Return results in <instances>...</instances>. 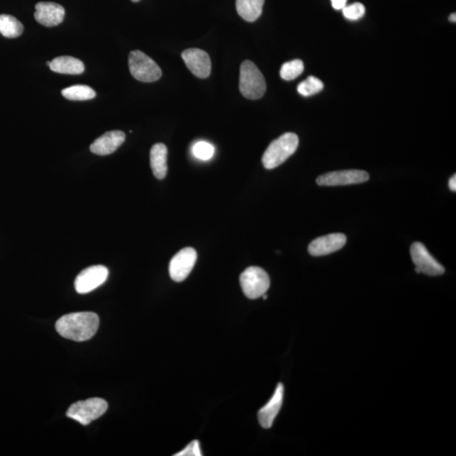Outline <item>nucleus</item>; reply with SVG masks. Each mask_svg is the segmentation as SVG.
<instances>
[{
	"mask_svg": "<svg viewBox=\"0 0 456 456\" xmlns=\"http://www.w3.org/2000/svg\"><path fill=\"white\" fill-rule=\"evenodd\" d=\"M99 327V317L92 312L66 314L56 323V330L63 338L74 342H86L95 335Z\"/></svg>",
	"mask_w": 456,
	"mask_h": 456,
	"instance_id": "1",
	"label": "nucleus"
},
{
	"mask_svg": "<svg viewBox=\"0 0 456 456\" xmlns=\"http://www.w3.org/2000/svg\"><path fill=\"white\" fill-rule=\"evenodd\" d=\"M299 145V136L294 133H286L272 141L265 150L262 162L267 169H274L294 154Z\"/></svg>",
	"mask_w": 456,
	"mask_h": 456,
	"instance_id": "2",
	"label": "nucleus"
},
{
	"mask_svg": "<svg viewBox=\"0 0 456 456\" xmlns=\"http://www.w3.org/2000/svg\"><path fill=\"white\" fill-rule=\"evenodd\" d=\"M239 90L248 99H261L267 91V82L262 73L250 60L243 61L240 66Z\"/></svg>",
	"mask_w": 456,
	"mask_h": 456,
	"instance_id": "3",
	"label": "nucleus"
},
{
	"mask_svg": "<svg viewBox=\"0 0 456 456\" xmlns=\"http://www.w3.org/2000/svg\"><path fill=\"white\" fill-rule=\"evenodd\" d=\"M128 67L132 77L141 82H154L162 77V69L156 62L140 50L128 55Z\"/></svg>",
	"mask_w": 456,
	"mask_h": 456,
	"instance_id": "4",
	"label": "nucleus"
},
{
	"mask_svg": "<svg viewBox=\"0 0 456 456\" xmlns=\"http://www.w3.org/2000/svg\"><path fill=\"white\" fill-rule=\"evenodd\" d=\"M108 402L101 398H90L74 403L67 411L68 418L87 426L92 421L99 418L108 410Z\"/></svg>",
	"mask_w": 456,
	"mask_h": 456,
	"instance_id": "5",
	"label": "nucleus"
},
{
	"mask_svg": "<svg viewBox=\"0 0 456 456\" xmlns=\"http://www.w3.org/2000/svg\"><path fill=\"white\" fill-rule=\"evenodd\" d=\"M240 285L247 298L256 299L267 294L271 286V281L265 269L251 267L241 274Z\"/></svg>",
	"mask_w": 456,
	"mask_h": 456,
	"instance_id": "6",
	"label": "nucleus"
},
{
	"mask_svg": "<svg viewBox=\"0 0 456 456\" xmlns=\"http://www.w3.org/2000/svg\"><path fill=\"white\" fill-rule=\"evenodd\" d=\"M411 257L416 265V272L423 273L428 276H440L445 269L433 255L429 253L423 243L416 242L411 246Z\"/></svg>",
	"mask_w": 456,
	"mask_h": 456,
	"instance_id": "7",
	"label": "nucleus"
},
{
	"mask_svg": "<svg viewBox=\"0 0 456 456\" xmlns=\"http://www.w3.org/2000/svg\"><path fill=\"white\" fill-rule=\"evenodd\" d=\"M109 269L104 265H93L79 273L74 281V289L79 294H86L103 285L109 277Z\"/></svg>",
	"mask_w": 456,
	"mask_h": 456,
	"instance_id": "8",
	"label": "nucleus"
},
{
	"mask_svg": "<svg viewBox=\"0 0 456 456\" xmlns=\"http://www.w3.org/2000/svg\"><path fill=\"white\" fill-rule=\"evenodd\" d=\"M197 260L196 251L193 248H184L174 256L169 265L170 277L176 282H184Z\"/></svg>",
	"mask_w": 456,
	"mask_h": 456,
	"instance_id": "9",
	"label": "nucleus"
},
{
	"mask_svg": "<svg viewBox=\"0 0 456 456\" xmlns=\"http://www.w3.org/2000/svg\"><path fill=\"white\" fill-rule=\"evenodd\" d=\"M369 179V174L362 170H343L327 172L318 177L316 183L321 186H340L362 184Z\"/></svg>",
	"mask_w": 456,
	"mask_h": 456,
	"instance_id": "10",
	"label": "nucleus"
},
{
	"mask_svg": "<svg viewBox=\"0 0 456 456\" xmlns=\"http://www.w3.org/2000/svg\"><path fill=\"white\" fill-rule=\"evenodd\" d=\"M183 60L188 69L198 78L210 77L211 61L206 51L199 48H189L182 52Z\"/></svg>",
	"mask_w": 456,
	"mask_h": 456,
	"instance_id": "11",
	"label": "nucleus"
},
{
	"mask_svg": "<svg viewBox=\"0 0 456 456\" xmlns=\"http://www.w3.org/2000/svg\"><path fill=\"white\" fill-rule=\"evenodd\" d=\"M347 237L343 233H331L314 239L308 245V253L313 256L327 255L342 250L346 245Z\"/></svg>",
	"mask_w": 456,
	"mask_h": 456,
	"instance_id": "12",
	"label": "nucleus"
},
{
	"mask_svg": "<svg viewBox=\"0 0 456 456\" xmlns=\"http://www.w3.org/2000/svg\"><path fill=\"white\" fill-rule=\"evenodd\" d=\"M65 16V8L54 2H39L36 4L35 19L38 23L52 28L63 22Z\"/></svg>",
	"mask_w": 456,
	"mask_h": 456,
	"instance_id": "13",
	"label": "nucleus"
},
{
	"mask_svg": "<svg viewBox=\"0 0 456 456\" xmlns=\"http://www.w3.org/2000/svg\"><path fill=\"white\" fill-rule=\"evenodd\" d=\"M126 138L125 133L121 130L105 133L91 145V152L99 156H107L116 152L119 146L125 143Z\"/></svg>",
	"mask_w": 456,
	"mask_h": 456,
	"instance_id": "14",
	"label": "nucleus"
},
{
	"mask_svg": "<svg viewBox=\"0 0 456 456\" xmlns=\"http://www.w3.org/2000/svg\"><path fill=\"white\" fill-rule=\"evenodd\" d=\"M283 396H284V387L282 384H279L271 400L259 411L258 419L261 427L272 428L274 419L282 408Z\"/></svg>",
	"mask_w": 456,
	"mask_h": 456,
	"instance_id": "15",
	"label": "nucleus"
},
{
	"mask_svg": "<svg viewBox=\"0 0 456 456\" xmlns=\"http://www.w3.org/2000/svg\"><path fill=\"white\" fill-rule=\"evenodd\" d=\"M150 167L157 179H165L167 172V148L165 144H155L150 150Z\"/></svg>",
	"mask_w": 456,
	"mask_h": 456,
	"instance_id": "16",
	"label": "nucleus"
},
{
	"mask_svg": "<svg viewBox=\"0 0 456 456\" xmlns=\"http://www.w3.org/2000/svg\"><path fill=\"white\" fill-rule=\"evenodd\" d=\"M50 67L52 72L65 74H81L85 70L83 62L70 56L57 57Z\"/></svg>",
	"mask_w": 456,
	"mask_h": 456,
	"instance_id": "17",
	"label": "nucleus"
},
{
	"mask_svg": "<svg viewBox=\"0 0 456 456\" xmlns=\"http://www.w3.org/2000/svg\"><path fill=\"white\" fill-rule=\"evenodd\" d=\"M265 0H236L238 15L246 21L254 22L263 11Z\"/></svg>",
	"mask_w": 456,
	"mask_h": 456,
	"instance_id": "18",
	"label": "nucleus"
},
{
	"mask_svg": "<svg viewBox=\"0 0 456 456\" xmlns=\"http://www.w3.org/2000/svg\"><path fill=\"white\" fill-rule=\"evenodd\" d=\"M21 22L11 15H0V33L7 38H16L23 33Z\"/></svg>",
	"mask_w": 456,
	"mask_h": 456,
	"instance_id": "19",
	"label": "nucleus"
},
{
	"mask_svg": "<svg viewBox=\"0 0 456 456\" xmlns=\"http://www.w3.org/2000/svg\"><path fill=\"white\" fill-rule=\"evenodd\" d=\"M65 99L72 101H87L94 99L96 91L91 87L85 85H77L65 88L62 91Z\"/></svg>",
	"mask_w": 456,
	"mask_h": 456,
	"instance_id": "20",
	"label": "nucleus"
},
{
	"mask_svg": "<svg viewBox=\"0 0 456 456\" xmlns=\"http://www.w3.org/2000/svg\"><path fill=\"white\" fill-rule=\"evenodd\" d=\"M304 69V62L300 60H294L282 65L280 75L285 81H292L302 74Z\"/></svg>",
	"mask_w": 456,
	"mask_h": 456,
	"instance_id": "21",
	"label": "nucleus"
},
{
	"mask_svg": "<svg viewBox=\"0 0 456 456\" xmlns=\"http://www.w3.org/2000/svg\"><path fill=\"white\" fill-rule=\"evenodd\" d=\"M324 89V83L320 79L309 77L298 87V91L304 96H311L317 94Z\"/></svg>",
	"mask_w": 456,
	"mask_h": 456,
	"instance_id": "22",
	"label": "nucleus"
},
{
	"mask_svg": "<svg viewBox=\"0 0 456 456\" xmlns=\"http://www.w3.org/2000/svg\"><path fill=\"white\" fill-rule=\"evenodd\" d=\"M214 146L206 141H199L193 146L194 156L200 160L208 161L214 156Z\"/></svg>",
	"mask_w": 456,
	"mask_h": 456,
	"instance_id": "23",
	"label": "nucleus"
},
{
	"mask_svg": "<svg viewBox=\"0 0 456 456\" xmlns=\"http://www.w3.org/2000/svg\"><path fill=\"white\" fill-rule=\"evenodd\" d=\"M345 18L350 21H357L365 15V7L361 3H354L343 9Z\"/></svg>",
	"mask_w": 456,
	"mask_h": 456,
	"instance_id": "24",
	"label": "nucleus"
},
{
	"mask_svg": "<svg viewBox=\"0 0 456 456\" xmlns=\"http://www.w3.org/2000/svg\"><path fill=\"white\" fill-rule=\"evenodd\" d=\"M200 443L198 440H194L185 447L183 450H181L175 456H202Z\"/></svg>",
	"mask_w": 456,
	"mask_h": 456,
	"instance_id": "25",
	"label": "nucleus"
},
{
	"mask_svg": "<svg viewBox=\"0 0 456 456\" xmlns=\"http://www.w3.org/2000/svg\"><path fill=\"white\" fill-rule=\"evenodd\" d=\"M347 0H331L332 7L336 11H343V9L347 6Z\"/></svg>",
	"mask_w": 456,
	"mask_h": 456,
	"instance_id": "26",
	"label": "nucleus"
},
{
	"mask_svg": "<svg viewBox=\"0 0 456 456\" xmlns=\"http://www.w3.org/2000/svg\"><path fill=\"white\" fill-rule=\"evenodd\" d=\"M449 186H450V189L452 190V191L454 192L456 191V176L455 175H454L452 178L450 179Z\"/></svg>",
	"mask_w": 456,
	"mask_h": 456,
	"instance_id": "27",
	"label": "nucleus"
},
{
	"mask_svg": "<svg viewBox=\"0 0 456 456\" xmlns=\"http://www.w3.org/2000/svg\"><path fill=\"white\" fill-rule=\"evenodd\" d=\"M449 20H450V21H451V22H454V23H455V22H456V15H455V13H453V14H451V15L450 16V17H449Z\"/></svg>",
	"mask_w": 456,
	"mask_h": 456,
	"instance_id": "28",
	"label": "nucleus"
},
{
	"mask_svg": "<svg viewBox=\"0 0 456 456\" xmlns=\"http://www.w3.org/2000/svg\"><path fill=\"white\" fill-rule=\"evenodd\" d=\"M131 1H132V2L137 3V2H139V1H140V0H131Z\"/></svg>",
	"mask_w": 456,
	"mask_h": 456,
	"instance_id": "29",
	"label": "nucleus"
}]
</instances>
